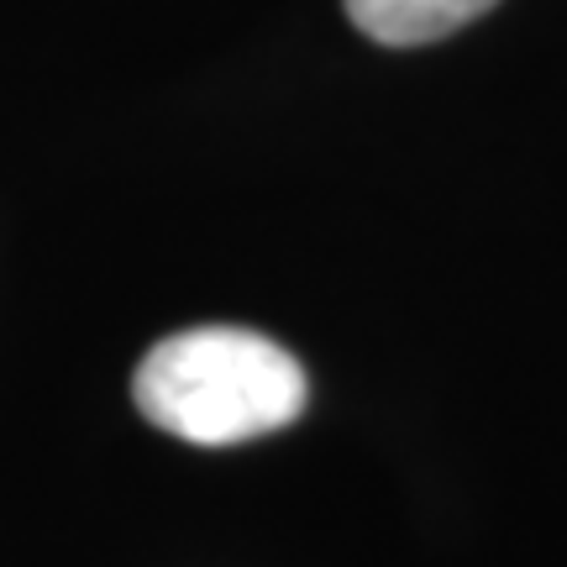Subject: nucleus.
Segmentation results:
<instances>
[{
    "instance_id": "1",
    "label": "nucleus",
    "mask_w": 567,
    "mask_h": 567,
    "mask_svg": "<svg viewBox=\"0 0 567 567\" xmlns=\"http://www.w3.org/2000/svg\"><path fill=\"white\" fill-rule=\"evenodd\" d=\"M295 352L243 326H195L158 342L132 379L147 421L195 446H237L284 431L305 410Z\"/></svg>"
},
{
    "instance_id": "2",
    "label": "nucleus",
    "mask_w": 567,
    "mask_h": 567,
    "mask_svg": "<svg viewBox=\"0 0 567 567\" xmlns=\"http://www.w3.org/2000/svg\"><path fill=\"white\" fill-rule=\"evenodd\" d=\"M494 6L499 0H347V17L384 48H421L452 38L457 27L478 21Z\"/></svg>"
}]
</instances>
